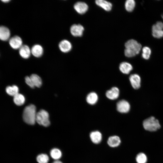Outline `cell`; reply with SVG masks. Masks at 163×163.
Wrapping results in <instances>:
<instances>
[{
    "label": "cell",
    "instance_id": "obj_22",
    "mask_svg": "<svg viewBox=\"0 0 163 163\" xmlns=\"http://www.w3.org/2000/svg\"><path fill=\"white\" fill-rule=\"evenodd\" d=\"M34 86L40 87L42 84V81L41 78L37 75L33 74L30 77Z\"/></svg>",
    "mask_w": 163,
    "mask_h": 163
},
{
    "label": "cell",
    "instance_id": "obj_25",
    "mask_svg": "<svg viewBox=\"0 0 163 163\" xmlns=\"http://www.w3.org/2000/svg\"><path fill=\"white\" fill-rule=\"evenodd\" d=\"M136 160L137 163H146L147 158L145 154L140 152L137 155Z\"/></svg>",
    "mask_w": 163,
    "mask_h": 163
},
{
    "label": "cell",
    "instance_id": "obj_17",
    "mask_svg": "<svg viewBox=\"0 0 163 163\" xmlns=\"http://www.w3.org/2000/svg\"><path fill=\"white\" fill-rule=\"evenodd\" d=\"M96 4L107 11H110L112 8L111 3L104 0H97L95 1Z\"/></svg>",
    "mask_w": 163,
    "mask_h": 163
},
{
    "label": "cell",
    "instance_id": "obj_31",
    "mask_svg": "<svg viewBox=\"0 0 163 163\" xmlns=\"http://www.w3.org/2000/svg\"><path fill=\"white\" fill-rule=\"evenodd\" d=\"M52 163H62L61 161L58 160H55L53 161Z\"/></svg>",
    "mask_w": 163,
    "mask_h": 163
},
{
    "label": "cell",
    "instance_id": "obj_3",
    "mask_svg": "<svg viewBox=\"0 0 163 163\" xmlns=\"http://www.w3.org/2000/svg\"><path fill=\"white\" fill-rule=\"evenodd\" d=\"M144 129L150 132H154L159 129L161 125L158 120L153 116L144 120L143 122Z\"/></svg>",
    "mask_w": 163,
    "mask_h": 163
},
{
    "label": "cell",
    "instance_id": "obj_13",
    "mask_svg": "<svg viewBox=\"0 0 163 163\" xmlns=\"http://www.w3.org/2000/svg\"><path fill=\"white\" fill-rule=\"evenodd\" d=\"M31 54L36 57H41L43 53V50L42 46L38 44L34 45L31 49Z\"/></svg>",
    "mask_w": 163,
    "mask_h": 163
},
{
    "label": "cell",
    "instance_id": "obj_14",
    "mask_svg": "<svg viewBox=\"0 0 163 163\" xmlns=\"http://www.w3.org/2000/svg\"><path fill=\"white\" fill-rule=\"evenodd\" d=\"M102 135L98 131H95L91 132L90 134L91 140L95 144L99 143L102 139Z\"/></svg>",
    "mask_w": 163,
    "mask_h": 163
},
{
    "label": "cell",
    "instance_id": "obj_29",
    "mask_svg": "<svg viewBox=\"0 0 163 163\" xmlns=\"http://www.w3.org/2000/svg\"><path fill=\"white\" fill-rule=\"evenodd\" d=\"M25 81L26 84L31 88H34L35 87L30 77H26L25 78Z\"/></svg>",
    "mask_w": 163,
    "mask_h": 163
},
{
    "label": "cell",
    "instance_id": "obj_19",
    "mask_svg": "<svg viewBox=\"0 0 163 163\" xmlns=\"http://www.w3.org/2000/svg\"><path fill=\"white\" fill-rule=\"evenodd\" d=\"M98 97L97 94L94 92L89 93L87 96V102L91 105L95 104L97 101Z\"/></svg>",
    "mask_w": 163,
    "mask_h": 163
},
{
    "label": "cell",
    "instance_id": "obj_21",
    "mask_svg": "<svg viewBox=\"0 0 163 163\" xmlns=\"http://www.w3.org/2000/svg\"><path fill=\"white\" fill-rule=\"evenodd\" d=\"M13 101L16 105L21 106L24 104L25 98L22 94L18 93L14 96Z\"/></svg>",
    "mask_w": 163,
    "mask_h": 163
},
{
    "label": "cell",
    "instance_id": "obj_10",
    "mask_svg": "<svg viewBox=\"0 0 163 163\" xmlns=\"http://www.w3.org/2000/svg\"><path fill=\"white\" fill-rule=\"evenodd\" d=\"M74 8L76 12L80 14H84L88 9L87 5L84 2H81L76 3L74 6Z\"/></svg>",
    "mask_w": 163,
    "mask_h": 163
},
{
    "label": "cell",
    "instance_id": "obj_7",
    "mask_svg": "<svg viewBox=\"0 0 163 163\" xmlns=\"http://www.w3.org/2000/svg\"><path fill=\"white\" fill-rule=\"evenodd\" d=\"M84 30V28L80 24H74L70 27V32L71 34L75 37H81Z\"/></svg>",
    "mask_w": 163,
    "mask_h": 163
},
{
    "label": "cell",
    "instance_id": "obj_24",
    "mask_svg": "<svg viewBox=\"0 0 163 163\" xmlns=\"http://www.w3.org/2000/svg\"><path fill=\"white\" fill-rule=\"evenodd\" d=\"M152 35L153 37L160 38L163 37V30L156 27L154 25L152 27Z\"/></svg>",
    "mask_w": 163,
    "mask_h": 163
},
{
    "label": "cell",
    "instance_id": "obj_15",
    "mask_svg": "<svg viewBox=\"0 0 163 163\" xmlns=\"http://www.w3.org/2000/svg\"><path fill=\"white\" fill-rule=\"evenodd\" d=\"M120 138L117 136H113L109 137L107 141L108 145L112 148L118 146L121 143Z\"/></svg>",
    "mask_w": 163,
    "mask_h": 163
},
{
    "label": "cell",
    "instance_id": "obj_28",
    "mask_svg": "<svg viewBox=\"0 0 163 163\" xmlns=\"http://www.w3.org/2000/svg\"><path fill=\"white\" fill-rule=\"evenodd\" d=\"M142 56L145 59H149L151 54V51L150 48L147 46H145L142 49Z\"/></svg>",
    "mask_w": 163,
    "mask_h": 163
},
{
    "label": "cell",
    "instance_id": "obj_2",
    "mask_svg": "<svg viewBox=\"0 0 163 163\" xmlns=\"http://www.w3.org/2000/svg\"><path fill=\"white\" fill-rule=\"evenodd\" d=\"M35 106L32 104L26 107L24 109L23 117L24 121L27 123L33 125L36 121L37 115Z\"/></svg>",
    "mask_w": 163,
    "mask_h": 163
},
{
    "label": "cell",
    "instance_id": "obj_23",
    "mask_svg": "<svg viewBox=\"0 0 163 163\" xmlns=\"http://www.w3.org/2000/svg\"><path fill=\"white\" fill-rule=\"evenodd\" d=\"M50 154L51 157L56 160H58L62 155L61 151L57 148H53L50 151Z\"/></svg>",
    "mask_w": 163,
    "mask_h": 163
},
{
    "label": "cell",
    "instance_id": "obj_8",
    "mask_svg": "<svg viewBox=\"0 0 163 163\" xmlns=\"http://www.w3.org/2000/svg\"><path fill=\"white\" fill-rule=\"evenodd\" d=\"M129 80L132 87L135 89H139L140 87L141 78L137 74L131 75L129 77Z\"/></svg>",
    "mask_w": 163,
    "mask_h": 163
},
{
    "label": "cell",
    "instance_id": "obj_32",
    "mask_svg": "<svg viewBox=\"0 0 163 163\" xmlns=\"http://www.w3.org/2000/svg\"><path fill=\"white\" fill-rule=\"evenodd\" d=\"M10 0H2V1L4 3H7L10 2Z\"/></svg>",
    "mask_w": 163,
    "mask_h": 163
},
{
    "label": "cell",
    "instance_id": "obj_6",
    "mask_svg": "<svg viewBox=\"0 0 163 163\" xmlns=\"http://www.w3.org/2000/svg\"><path fill=\"white\" fill-rule=\"evenodd\" d=\"M9 43L11 47L15 50L19 49L23 45L22 40L18 36H14L10 38Z\"/></svg>",
    "mask_w": 163,
    "mask_h": 163
},
{
    "label": "cell",
    "instance_id": "obj_4",
    "mask_svg": "<svg viewBox=\"0 0 163 163\" xmlns=\"http://www.w3.org/2000/svg\"><path fill=\"white\" fill-rule=\"evenodd\" d=\"M49 117L48 112L45 110H41L37 113L36 121L39 125L47 127L50 124Z\"/></svg>",
    "mask_w": 163,
    "mask_h": 163
},
{
    "label": "cell",
    "instance_id": "obj_18",
    "mask_svg": "<svg viewBox=\"0 0 163 163\" xmlns=\"http://www.w3.org/2000/svg\"><path fill=\"white\" fill-rule=\"evenodd\" d=\"M120 71L123 74H128L133 69L132 65L129 63L126 62L121 63L119 66Z\"/></svg>",
    "mask_w": 163,
    "mask_h": 163
},
{
    "label": "cell",
    "instance_id": "obj_16",
    "mask_svg": "<svg viewBox=\"0 0 163 163\" xmlns=\"http://www.w3.org/2000/svg\"><path fill=\"white\" fill-rule=\"evenodd\" d=\"M10 36V32L7 27L0 26V39L2 41H6L8 40Z\"/></svg>",
    "mask_w": 163,
    "mask_h": 163
},
{
    "label": "cell",
    "instance_id": "obj_5",
    "mask_svg": "<svg viewBox=\"0 0 163 163\" xmlns=\"http://www.w3.org/2000/svg\"><path fill=\"white\" fill-rule=\"evenodd\" d=\"M117 109L120 113H126L130 110V105L127 101L124 100H121L117 103Z\"/></svg>",
    "mask_w": 163,
    "mask_h": 163
},
{
    "label": "cell",
    "instance_id": "obj_11",
    "mask_svg": "<svg viewBox=\"0 0 163 163\" xmlns=\"http://www.w3.org/2000/svg\"><path fill=\"white\" fill-rule=\"evenodd\" d=\"M19 54L23 58L27 59L31 55V49L26 45H23L19 49Z\"/></svg>",
    "mask_w": 163,
    "mask_h": 163
},
{
    "label": "cell",
    "instance_id": "obj_27",
    "mask_svg": "<svg viewBox=\"0 0 163 163\" xmlns=\"http://www.w3.org/2000/svg\"><path fill=\"white\" fill-rule=\"evenodd\" d=\"M135 2L133 0H127L125 2V8L128 12L132 11L135 7Z\"/></svg>",
    "mask_w": 163,
    "mask_h": 163
},
{
    "label": "cell",
    "instance_id": "obj_12",
    "mask_svg": "<svg viewBox=\"0 0 163 163\" xmlns=\"http://www.w3.org/2000/svg\"><path fill=\"white\" fill-rule=\"evenodd\" d=\"M119 93V89L116 87H113L106 92V95L108 99L113 100L118 97Z\"/></svg>",
    "mask_w": 163,
    "mask_h": 163
},
{
    "label": "cell",
    "instance_id": "obj_1",
    "mask_svg": "<svg viewBox=\"0 0 163 163\" xmlns=\"http://www.w3.org/2000/svg\"><path fill=\"white\" fill-rule=\"evenodd\" d=\"M125 46L124 54L125 56L128 57L134 56L139 54L142 48L141 44L133 39L127 41Z\"/></svg>",
    "mask_w": 163,
    "mask_h": 163
},
{
    "label": "cell",
    "instance_id": "obj_20",
    "mask_svg": "<svg viewBox=\"0 0 163 163\" xmlns=\"http://www.w3.org/2000/svg\"><path fill=\"white\" fill-rule=\"evenodd\" d=\"M6 91L8 95L14 97L18 93L19 89L15 85L9 86L6 88Z\"/></svg>",
    "mask_w": 163,
    "mask_h": 163
},
{
    "label": "cell",
    "instance_id": "obj_33",
    "mask_svg": "<svg viewBox=\"0 0 163 163\" xmlns=\"http://www.w3.org/2000/svg\"><path fill=\"white\" fill-rule=\"evenodd\" d=\"M162 18L163 19V15H162Z\"/></svg>",
    "mask_w": 163,
    "mask_h": 163
},
{
    "label": "cell",
    "instance_id": "obj_30",
    "mask_svg": "<svg viewBox=\"0 0 163 163\" xmlns=\"http://www.w3.org/2000/svg\"><path fill=\"white\" fill-rule=\"evenodd\" d=\"M154 25L156 27L158 28L163 30V23L161 21H158Z\"/></svg>",
    "mask_w": 163,
    "mask_h": 163
},
{
    "label": "cell",
    "instance_id": "obj_26",
    "mask_svg": "<svg viewBox=\"0 0 163 163\" xmlns=\"http://www.w3.org/2000/svg\"><path fill=\"white\" fill-rule=\"evenodd\" d=\"M36 159L38 163H48L49 158L47 155L45 154H41L37 156Z\"/></svg>",
    "mask_w": 163,
    "mask_h": 163
},
{
    "label": "cell",
    "instance_id": "obj_9",
    "mask_svg": "<svg viewBox=\"0 0 163 163\" xmlns=\"http://www.w3.org/2000/svg\"><path fill=\"white\" fill-rule=\"evenodd\" d=\"M59 47L62 52L63 53H67L71 50L72 48V45L69 40H63L59 42Z\"/></svg>",
    "mask_w": 163,
    "mask_h": 163
}]
</instances>
